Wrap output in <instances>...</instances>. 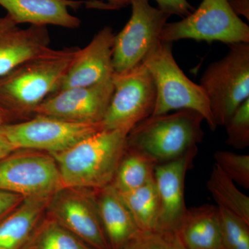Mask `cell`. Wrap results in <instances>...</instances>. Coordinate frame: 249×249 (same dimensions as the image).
<instances>
[{"instance_id":"1","label":"cell","mask_w":249,"mask_h":249,"mask_svg":"<svg viewBox=\"0 0 249 249\" xmlns=\"http://www.w3.org/2000/svg\"><path fill=\"white\" fill-rule=\"evenodd\" d=\"M80 48L49 49L0 77V109L7 119L34 114L55 92Z\"/></svg>"},{"instance_id":"2","label":"cell","mask_w":249,"mask_h":249,"mask_svg":"<svg viewBox=\"0 0 249 249\" xmlns=\"http://www.w3.org/2000/svg\"><path fill=\"white\" fill-rule=\"evenodd\" d=\"M129 132L101 130L60 153L53 154L62 186L99 190L112 183Z\"/></svg>"},{"instance_id":"3","label":"cell","mask_w":249,"mask_h":249,"mask_svg":"<svg viewBox=\"0 0 249 249\" xmlns=\"http://www.w3.org/2000/svg\"><path fill=\"white\" fill-rule=\"evenodd\" d=\"M203 121L191 109L149 116L129 132L127 146L144 152L158 164L170 161L197 146L204 135Z\"/></svg>"},{"instance_id":"4","label":"cell","mask_w":249,"mask_h":249,"mask_svg":"<svg viewBox=\"0 0 249 249\" xmlns=\"http://www.w3.org/2000/svg\"><path fill=\"white\" fill-rule=\"evenodd\" d=\"M173 42L160 40L142 62L153 78L157 92L152 115L191 109L199 113L211 130L217 125L207 96L199 84L186 76L174 58Z\"/></svg>"},{"instance_id":"5","label":"cell","mask_w":249,"mask_h":249,"mask_svg":"<svg viewBox=\"0 0 249 249\" xmlns=\"http://www.w3.org/2000/svg\"><path fill=\"white\" fill-rule=\"evenodd\" d=\"M229 47L224 58L205 70L199 83L217 127L225 126L249 98V43L231 44Z\"/></svg>"},{"instance_id":"6","label":"cell","mask_w":249,"mask_h":249,"mask_svg":"<svg viewBox=\"0 0 249 249\" xmlns=\"http://www.w3.org/2000/svg\"><path fill=\"white\" fill-rule=\"evenodd\" d=\"M160 40L190 39L228 45L249 43V27L236 14L229 0H202L199 7L178 22L166 23Z\"/></svg>"},{"instance_id":"7","label":"cell","mask_w":249,"mask_h":249,"mask_svg":"<svg viewBox=\"0 0 249 249\" xmlns=\"http://www.w3.org/2000/svg\"><path fill=\"white\" fill-rule=\"evenodd\" d=\"M103 130L101 123L80 124L45 115L5 124L0 132L15 150L60 153Z\"/></svg>"},{"instance_id":"8","label":"cell","mask_w":249,"mask_h":249,"mask_svg":"<svg viewBox=\"0 0 249 249\" xmlns=\"http://www.w3.org/2000/svg\"><path fill=\"white\" fill-rule=\"evenodd\" d=\"M114 91L101 121L103 130L130 132L139 123L152 116L157 92L153 78L143 64L112 76Z\"/></svg>"},{"instance_id":"9","label":"cell","mask_w":249,"mask_h":249,"mask_svg":"<svg viewBox=\"0 0 249 249\" xmlns=\"http://www.w3.org/2000/svg\"><path fill=\"white\" fill-rule=\"evenodd\" d=\"M132 15L114 37V73H122L142 65L160 42V34L170 15L153 7L149 0H131Z\"/></svg>"},{"instance_id":"10","label":"cell","mask_w":249,"mask_h":249,"mask_svg":"<svg viewBox=\"0 0 249 249\" xmlns=\"http://www.w3.org/2000/svg\"><path fill=\"white\" fill-rule=\"evenodd\" d=\"M62 183L56 162L45 152L18 150L0 159V190L49 199Z\"/></svg>"},{"instance_id":"11","label":"cell","mask_w":249,"mask_h":249,"mask_svg":"<svg viewBox=\"0 0 249 249\" xmlns=\"http://www.w3.org/2000/svg\"><path fill=\"white\" fill-rule=\"evenodd\" d=\"M47 214L92 249H110L100 217L96 190L62 187L49 198Z\"/></svg>"},{"instance_id":"12","label":"cell","mask_w":249,"mask_h":249,"mask_svg":"<svg viewBox=\"0 0 249 249\" xmlns=\"http://www.w3.org/2000/svg\"><path fill=\"white\" fill-rule=\"evenodd\" d=\"M114 91L112 78L91 86L55 91L36 108L35 115L80 124L101 123Z\"/></svg>"},{"instance_id":"13","label":"cell","mask_w":249,"mask_h":249,"mask_svg":"<svg viewBox=\"0 0 249 249\" xmlns=\"http://www.w3.org/2000/svg\"><path fill=\"white\" fill-rule=\"evenodd\" d=\"M197 150V146L193 147L178 159L156 165L155 181L160 199V214L155 230L178 231L187 211L185 178Z\"/></svg>"},{"instance_id":"14","label":"cell","mask_w":249,"mask_h":249,"mask_svg":"<svg viewBox=\"0 0 249 249\" xmlns=\"http://www.w3.org/2000/svg\"><path fill=\"white\" fill-rule=\"evenodd\" d=\"M114 37L113 29L105 27L85 48H80L56 91L91 86L111 79L114 74Z\"/></svg>"},{"instance_id":"15","label":"cell","mask_w":249,"mask_h":249,"mask_svg":"<svg viewBox=\"0 0 249 249\" xmlns=\"http://www.w3.org/2000/svg\"><path fill=\"white\" fill-rule=\"evenodd\" d=\"M45 26L22 29L9 15L0 18V77L50 49Z\"/></svg>"},{"instance_id":"16","label":"cell","mask_w":249,"mask_h":249,"mask_svg":"<svg viewBox=\"0 0 249 249\" xmlns=\"http://www.w3.org/2000/svg\"><path fill=\"white\" fill-rule=\"evenodd\" d=\"M81 3L73 0H0V6L18 25H54L71 29L79 27L81 21L70 14L69 8L76 9Z\"/></svg>"},{"instance_id":"17","label":"cell","mask_w":249,"mask_h":249,"mask_svg":"<svg viewBox=\"0 0 249 249\" xmlns=\"http://www.w3.org/2000/svg\"><path fill=\"white\" fill-rule=\"evenodd\" d=\"M98 211L110 249H123L140 231L120 193L112 185L96 190Z\"/></svg>"},{"instance_id":"18","label":"cell","mask_w":249,"mask_h":249,"mask_svg":"<svg viewBox=\"0 0 249 249\" xmlns=\"http://www.w3.org/2000/svg\"><path fill=\"white\" fill-rule=\"evenodd\" d=\"M178 232L187 249H224L217 206L187 209Z\"/></svg>"},{"instance_id":"19","label":"cell","mask_w":249,"mask_h":249,"mask_svg":"<svg viewBox=\"0 0 249 249\" xmlns=\"http://www.w3.org/2000/svg\"><path fill=\"white\" fill-rule=\"evenodd\" d=\"M49 199L24 198L0 222V249H22L45 215Z\"/></svg>"},{"instance_id":"20","label":"cell","mask_w":249,"mask_h":249,"mask_svg":"<svg viewBox=\"0 0 249 249\" xmlns=\"http://www.w3.org/2000/svg\"><path fill=\"white\" fill-rule=\"evenodd\" d=\"M157 164L150 156L127 146L111 184L121 193L140 188L155 178Z\"/></svg>"},{"instance_id":"21","label":"cell","mask_w":249,"mask_h":249,"mask_svg":"<svg viewBox=\"0 0 249 249\" xmlns=\"http://www.w3.org/2000/svg\"><path fill=\"white\" fill-rule=\"evenodd\" d=\"M22 249H92L49 216L36 226Z\"/></svg>"},{"instance_id":"22","label":"cell","mask_w":249,"mask_h":249,"mask_svg":"<svg viewBox=\"0 0 249 249\" xmlns=\"http://www.w3.org/2000/svg\"><path fill=\"white\" fill-rule=\"evenodd\" d=\"M119 193L139 230H155L160 214V199L155 178L133 191Z\"/></svg>"},{"instance_id":"23","label":"cell","mask_w":249,"mask_h":249,"mask_svg":"<svg viewBox=\"0 0 249 249\" xmlns=\"http://www.w3.org/2000/svg\"><path fill=\"white\" fill-rule=\"evenodd\" d=\"M207 188L218 207L225 209L249 224V197L214 163Z\"/></svg>"},{"instance_id":"24","label":"cell","mask_w":249,"mask_h":249,"mask_svg":"<svg viewBox=\"0 0 249 249\" xmlns=\"http://www.w3.org/2000/svg\"><path fill=\"white\" fill-rule=\"evenodd\" d=\"M218 209L224 249H249V224L225 209Z\"/></svg>"},{"instance_id":"25","label":"cell","mask_w":249,"mask_h":249,"mask_svg":"<svg viewBox=\"0 0 249 249\" xmlns=\"http://www.w3.org/2000/svg\"><path fill=\"white\" fill-rule=\"evenodd\" d=\"M123 249H187L178 231H140Z\"/></svg>"},{"instance_id":"26","label":"cell","mask_w":249,"mask_h":249,"mask_svg":"<svg viewBox=\"0 0 249 249\" xmlns=\"http://www.w3.org/2000/svg\"><path fill=\"white\" fill-rule=\"evenodd\" d=\"M215 164L234 183L249 188V155H239L232 152L219 150L214 155Z\"/></svg>"},{"instance_id":"27","label":"cell","mask_w":249,"mask_h":249,"mask_svg":"<svg viewBox=\"0 0 249 249\" xmlns=\"http://www.w3.org/2000/svg\"><path fill=\"white\" fill-rule=\"evenodd\" d=\"M224 127L227 129V143L236 149H245L249 145V98L237 108Z\"/></svg>"},{"instance_id":"28","label":"cell","mask_w":249,"mask_h":249,"mask_svg":"<svg viewBox=\"0 0 249 249\" xmlns=\"http://www.w3.org/2000/svg\"><path fill=\"white\" fill-rule=\"evenodd\" d=\"M158 9L170 15L185 18L194 11V8L187 0H155Z\"/></svg>"},{"instance_id":"29","label":"cell","mask_w":249,"mask_h":249,"mask_svg":"<svg viewBox=\"0 0 249 249\" xmlns=\"http://www.w3.org/2000/svg\"><path fill=\"white\" fill-rule=\"evenodd\" d=\"M24 197L0 190V222L22 203Z\"/></svg>"},{"instance_id":"30","label":"cell","mask_w":249,"mask_h":249,"mask_svg":"<svg viewBox=\"0 0 249 249\" xmlns=\"http://www.w3.org/2000/svg\"><path fill=\"white\" fill-rule=\"evenodd\" d=\"M229 1L236 14L249 20V0H229Z\"/></svg>"},{"instance_id":"31","label":"cell","mask_w":249,"mask_h":249,"mask_svg":"<svg viewBox=\"0 0 249 249\" xmlns=\"http://www.w3.org/2000/svg\"><path fill=\"white\" fill-rule=\"evenodd\" d=\"M14 151H16L14 147L0 132V159L9 155L11 152Z\"/></svg>"},{"instance_id":"32","label":"cell","mask_w":249,"mask_h":249,"mask_svg":"<svg viewBox=\"0 0 249 249\" xmlns=\"http://www.w3.org/2000/svg\"><path fill=\"white\" fill-rule=\"evenodd\" d=\"M107 4L101 6L102 9L118 10L130 5L131 0H107Z\"/></svg>"},{"instance_id":"33","label":"cell","mask_w":249,"mask_h":249,"mask_svg":"<svg viewBox=\"0 0 249 249\" xmlns=\"http://www.w3.org/2000/svg\"><path fill=\"white\" fill-rule=\"evenodd\" d=\"M8 124L7 119H6V116L4 115V113L1 111L0 109V129L5 124Z\"/></svg>"}]
</instances>
